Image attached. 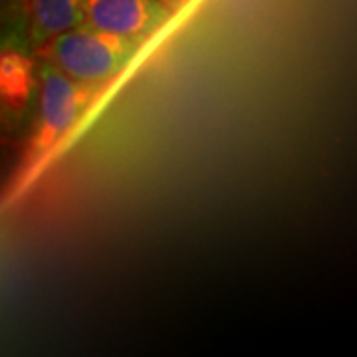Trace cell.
Masks as SVG:
<instances>
[{
    "mask_svg": "<svg viewBox=\"0 0 357 357\" xmlns=\"http://www.w3.org/2000/svg\"><path fill=\"white\" fill-rule=\"evenodd\" d=\"M98 91L100 86L79 84L54 66L42 62L38 112L20 155V163L14 171L10 185L6 187L4 204L18 199L38 177L52 153L76 128L79 117L86 114Z\"/></svg>",
    "mask_w": 357,
    "mask_h": 357,
    "instance_id": "obj_1",
    "label": "cell"
},
{
    "mask_svg": "<svg viewBox=\"0 0 357 357\" xmlns=\"http://www.w3.org/2000/svg\"><path fill=\"white\" fill-rule=\"evenodd\" d=\"M137 42L119 38L88 24L54 36L36 48L44 64L54 66L79 84L100 86L117 76L137 50Z\"/></svg>",
    "mask_w": 357,
    "mask_h": 357,
    "instance_id": "obj_2",
    "label": "cell"
},
{
    "mask_svg": "<svg viewBox=\"0 0 357 357\" xmlns=\"http://www.w3.org/2000/svg\"><path fill=\"white\" fill-rule=\"evenodd\" d=\"M171 18L165 0H86L84 24L141 44Z\"/></svg>",
    "mask_w": 357,
    "mask_h": 357,
    "instance_id": "obj_3",
    "label": "cell"
},
{
    "mask_svg": "<svg viewBox=\"0 0 357 357\" xmlns=\"http://www.w3.org/2000/svg\"><path fill=\"white\" fill-rule=\"evenodd\" d=\"M86 0H10V16L32 46L84 24Z\"/></svg>",
    "mask_w": 357,
    "mask_h": 357,
    "instance_id": "obj_4",
    "label": "cell"
},
{
    "mask_svg": "<svg viewBox=\"0 0 357 357\" xmlns=\"http://www.w3.org/2000/svg\"><path fill=\"white\" fill-rule=\"evenodd\" d=\"M36 86V66L30 56L16 48H6L0 58V96L8 114L26 109Z\"/></svg>",
    "mask_w": 357,
    "mask_h": 357,
    "instance_id": "obj_5",
    "label": "cell"
}]
</instances>
